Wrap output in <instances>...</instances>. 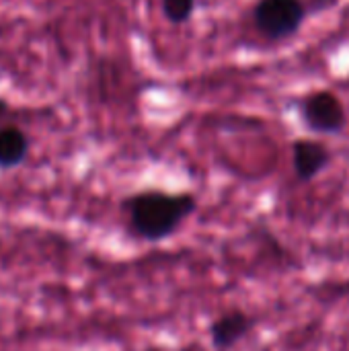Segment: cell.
Masks as SVG:
<instances>
[{
  "label": "cell",
  "mask_w": 349,
  "mask_h": 351,
  "mask_svg": "<svg viewBox=\"0 0 349 351\" xmlns=\"http://www.w3.org/2000/svg\"><path fill=\"white\" fill-rule=\"evenodd\" d=\"M197 197L191 191L142 189L119 202L125 230L132 239L158 245L177 234L197 212Z\"/></svg>",
  "instance_id": "cell-1"
},
{
  "label": "cell",
  "mask_w": 349,
  "mask_h": 351,
  "mask_svg": "<svg viewBox=\"0 0 349 351\" xmlns=\"http://www.w3.org/2000/svg\"><path fill=\"white\" fill-rule=\"evenodd\" d=\"M306 14L304 0H259L253 8V23L265 39L284 41L302 29Z\"/></svg>",
  "instance_id": "cell-2"
},
{
  "label": "cell",
  "mask_w": 349,
  "mask_h": 351,
  "mask_svg": "<svg viewBox=\"0 0 349 351\" xmlns=\"http://www.w3.org/2000/svg\"><path fill=\"white\" fill-rule=\"evenodd\" d=\"M302 125L317 136H339L348 128V111L344 101L327 88L304 95L298 103Z\"/></svg>",
  "instance_id": "cell-3"
},
{
  "label": "cell",
  "mask_w": 349,
  "mask_h": 351,
  "mask_svg": "<svg viewBox=\"0 0 349 351\" xmlns=\"http://www.w3.org/2000/svg\"><path fill=\"white\" fill-rule=\"evenodd\" d=\"M255 325L257 321L253 315L245 313L243 308H230L210 323V343L216 351L234 350L243 339H247L253 333Z\"/></svg>",
  "instance_id": "cell-4"
},
{
  "label": "cell",
  "mask_w": 349,
  "mask_h": 351,
  "mask_svg": "<svg viewBox=\"0 0 349 351\" xmlns=\"http://www.w3.org/2000/svg\"><path fill=\"white\" fill-rule=\"evenodd\" d=\"M333 160L331 148L313 138H298L292 142V169L300 183H311L327 171Z\"/></svg>",
  "instance_id": "cell-5"
},
{
  "label": "cell",
  "mask_w": 349,
  "mask_h": 351,
  "mask_svg": "<svg viewBox=\"0 0 349 351\" xmlns=\"http://www.w3.org/2000/svg\"><path fill=\"white\" fill-rule=\"evenodd\" d=\"M29 136L16 125L0 128V171H12L21 167L29 154Z\"/></svg>",
  "instance_id": "cell-6"
},
{
  "label": "cell",
  "mask_w": 349,
  "mask_h": 351,
  "mask_svg": "<svg viewBox=\"0 0 349 351\" xmlns=\"http://www.w3.org/2000/svg\"><path fill=\"white\" fill-rule=\"evenodd\" d=\"M193 6H195V0H163L165 16L171 23H177V25L189 21V16L193 12Z\"/></svg>",
  "instance_id": "cell-7"
},
{
  "label": "cell",
  "mask_w": 349,
  "mask_h": 351,
  "mask_svg": "<svg viewBox=\"0 0 349 351\" xmlns=\"http://www.w3.org/2000/svg\"><path fill=\"white\" fill-rule=\"evenodd\" d=\"M6 109H8L6 101H4V99H0V119H2V115L6 113Z\"/></svg>",
  "instance_id": "cell-8"
}]
</instances>
